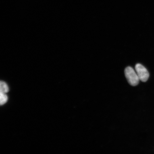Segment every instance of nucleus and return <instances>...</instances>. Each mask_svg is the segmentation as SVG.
<instances>
[{
    "instance_id": "nucleus-3",
    "label": "nucleus",
    "mask_w": 154,
    "mask_h": 154,
    "mask_svg": "<svg viewBox=\"0 0 154 154\" xmlns=\"http://www.w3.org/2000/svg\"><path fill=\"white\" fill-rule=\"evenodd\" d=\"M8 91L9 88L7 84L1 81L0 83V93L6 94Z\"/></svg>"
},
{
    "instance_id": "nucleus-1",
    "label": "nucleus",
    "mask_w": 154,
    "mask_h": 154,
    "mask_svg": "<svg viewBox=\"0 0 154 154\" xmlns=\"http://www.w3.org/2000/svg\"><path fill=\"white\" fill-rule=\"evenodd\" d=\"M125 76L131 85L136 86L139 84L140 79L136 72L132 67L128 66L125 70Z\"/></svg>"
},
{
    "instance_id": "nucleus-4",
    "label": "nucleus",
    "mask_w": 154,
    "mask_h": 154,
    "mask_svg": "<svg viewBox=\"0 0 154 154\" xmlns=\"http://www.w3.org/2000/svg\"><path fill=\"white\" fill-rule=\"evenodd\" d=\"M8 100L7 96L5 94L0 93V103L1 105H3L7 103Z\"/></svg>"
},
{
    "instance_id": "nucleus-2",
    "label": "nucleus",
    "mask_w": 154,
    "mask_h": 154,
    "mask_svg": "<svg viewBox=\"0 0 154 154\" xmlns=\"http://www.w3.org/2000/svg\"><path fill=\"white\" fill-rule=\"evenodd\" d=\"M135 68L140 80L143 82H147L149 76L147 69L140 63L137 64Z\"/></svg>"
}]
</instances>
